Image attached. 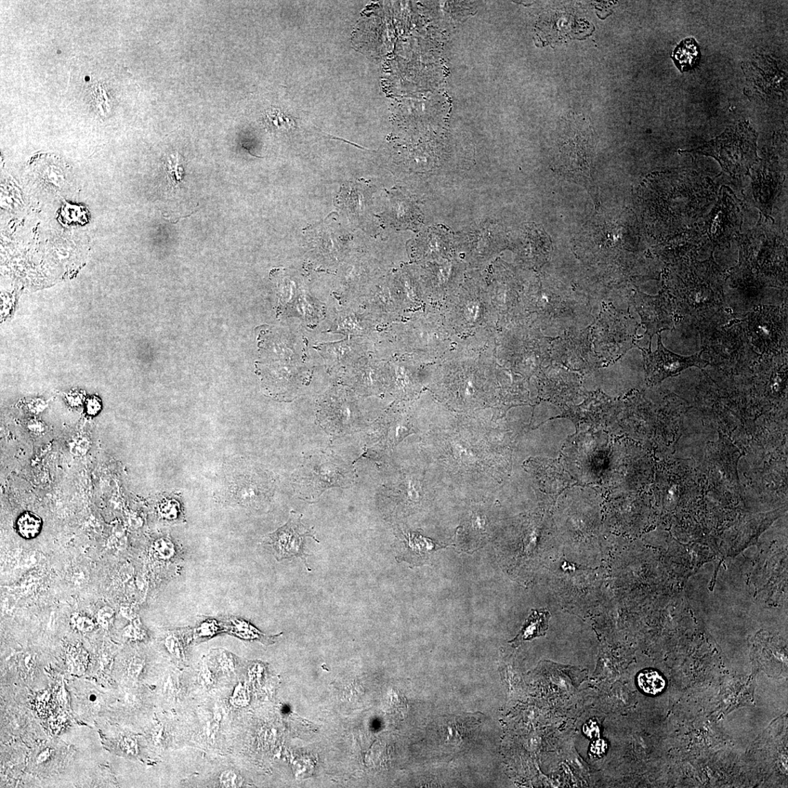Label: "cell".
<instances>
[{"label":"cell","mask_w":788,"mask_h":788,"mask_svg":"<svg viewBox=\"0 0 788 788\" xmlns=\"http://www.w3.org/2000/svg\"><path fill=\"white\" fill-rule=\"evenodd\" d=\"M353 480V471L343 459L333 452H319L304 459L294 473L293 486L302 500L312 503L328 489L350 487Z\"/></svg>","instance_id":"obj_1"},{"label":"cell","mask_w":788,"mask_h":788,"mask_svg":"<svg viewBox=\"0 0 788 788\" xmlns=\"http://www.w3.org/2000/svg\"><path fill=\"white\" fill-rule=\"evenodd\" d=\"M756 131L747 123L727 129L715 139L691 153L712 156L731 176L740 178L750 173L758 162Z\"/></svg>","instance_id":"obj_2"},{"label":"cell","mask_w":788,"mask_h":788,"mask_svg":"<svg viewBox=\"0 0 788 788\" xmlns=\"http://www.w3.org/2000/svg\"><path fill=\"white\" fill-rule=\"evenodd\" d=\"M302 515L292 512L288 521L278 530L268 534L265 538L264 545L272 550V553L278 561L299 558L304 562L308 571L311 569L308 563L310 555L306 552V538L310 537L319 543L312 529H309L301 522Z\"/></svg>","instance_id":"obj_3"},{"label":"cell","mask_w":788,"mask_h":788,"mask_svg":"<svg viewBox=\"0 0 788 788\" xmlns=\"http://www.w3.org/2000/svg\"><path fill=\"white\" fill-rule=\"evenodd\" d=\"M658 349L655 352L648 349L640 348L642 351L644 364L648 382L655 384L670 377H674L689 367L704 368L709 362L703 360L700 353L691 357H682L666 349L663 345L662 337L658 335Z\"/></svg>","instance_id":"obj_4"},{"label":"cell","mask_w":788,"mask_h":788,"mask_svg":"<svg viewBox=\"0 0 788 788\" xmlns=\"http://www.w3.org/2000/svg\"><path fill=\"white\" fill-rule=\"evenodd\" d=\"M274 494L273 482L269 477L259 472L248 475L232 489L229 503L244 507L259 509L266 507Z\"/></svg>","instance_id":"obj_5"},{"label":"cell","mask_w":788,"mask_h":788,"mask_svg":"<svg viewBox=\"0 0 788 788\" xmlns=\"http://www.w3.org/2000/svg\"><path fill=\"white\" fill-rule=\"evenodd\" d=\"M634 302L641 323L646 326V334L650 339L656 334L671 330L673 324V313L662 295L651 297L638 291Z\"/></svg>","instance_id":"obj_6"},{"label":"cell","mask_w":788,"mask_h":788,"mask_svg":"<svg viewBox=\"0 0 788 788\" xmlns=\"http://www.w3.org/2000/svg\"><path fill=\"white\" fill-rule=\"evenodd\" d=\"M720 200L706 221L705 232L714 242L731 239L740 227V209L726 193Z\"/></svg>","instance_id":"obj_7"},{"label":"cell","mask_w":788,"mask_h":788,"mask_svg":"<svg viewBox=\"0 0 788 788\" xmlns=\"http://www.w3.org/2000/svg\"><path fill=\"white\" fill-rule=\"evenodd\" d=\"M435 547L432 542L415 533L402 534L396 543L397 559L413 565L426 562L428 555Z\"/></svg>","instance_id":"obj_8"},{"label":"cell","mask_w":788,"mask_h":788,"mask_svg":"<svg viewBox=\"0 0 788 788\" xmlns=\"http://www.w3.org/2000/svg\"><path fill=\"white\" fill-rule=\"evenodd\" d=\"M671 58L681 73L691 71L697 68L700 63V46L694 38L683 39L674 50Z\"/></svg>","instance_id":"obj_9"},{"label":"cell","mask_w":788,"mask_h":788,"mask_svg":"<svg viewBox=\"0 0 788 788\" xmlns=\"http://www.w3.org/2000/svg\"><path fill=\"white\" fill-rule=\"evenodd\" d=\"M550 617V614L547 610H534L518 637L512 642L518 645L523 641L544 636L548 627Z\"/></svg>","instance_id":"obj_10"},{"label":"cell","mask_w":788,"mask_h":788,"mask_svg":"<svg viewBox=\"0 0 788 788\" xmlns=\"http://www.w3.org/2000/svg\"><path fill=\"white\" fill-rule=\"evenodd\" d=\"M637 685L639 689L650 695L662 693L666 688V680L663 675L655 669L643 670L637 676Z\"/></svg>","instance_id":"obj_11"},{"label":"cell","mask_w":788,"mask_h":788,"mask_svg":"<svg viewBox=\"0 0 788 788\" xmlns=\"http://www.w3.org/2000/svg\"><path fill=\"white\" fill-rule=\"evenodd\" d=\"M43 520L34 512H24L17 520V530L25 540H32L41 534Z\"/></svg>","instance_id":"obj_12"},{"label":"cell","mask_w":788,"mask_h":788,"mask_svg":"<svg viewBox=\"0 0 788 788\" xmlns=\"http://www.w3.org/2000/svg\"><path fill=\"white\" fill-rule=\"evenodd\" d=\"M230 622L233 624L234 628H239V634L242 635L243 637L249 639L259 640L264 644H272L274 642L275 638L278 636H268L259 632V630L254 627L252 625L246 622L244 620L234 619H230Z\"/></svg>","instance_id":"obj_13"},{"label":"cell","mask_w":788,"mask_h":788,"mask_svg":"<svg viewBox=\"0 0 788 788\" xmlns=\"http://www.w3.org/2000/svg\"><path fill=\"white\" fill-rule=\"evenodd\" d=\"M152 554L157 559L171 561L177 556L178 550L175 544L168 538H160L153 543Z\"/></svg>","instance_id":"obj_14"},{"label":"cell","mask_w":788,"mask_h":788,"mask_svg":"<svg viewBox=\"0 0 788 788\" xmlns=\"http://www.w3.org/2000/svg\"><path fill=\"white\" fill-rule=\"evenodd\" d=\"M266 122L271 128L277 130L291 127L290 120L285 115L277 111L269 113L266 117Z\"/></svg>","instance_id":"obj_15"},{"label":"cell","mask_w":788,"mask_h":788,"mask_svg":"<svg viewBox=\"0 0 788 788\" xmlns=\"http://www.w3.org/2000/svg\"><path fill=\"white\" fill-rule=\"evenodd\" d=\"M220 783L223 787H239L243 785V778L238 773L226 771L221 775Z\"/></svg>","instance_id":"obj_16"},{"label":"cell","mask_w":788,"mask_h":788,"mask_svg":"<svg viewBox=\"0 0 788 788\" xmlns=\"http://www.w3.org/2000/svg\"><path fill=\"white\" fill-rule=\"evenodd\" d=\"M159 514L162 518L168 520H174L178 518V509L176 503L171 501H164L159 505Z\"/></svg>","instance_id":"obj_17"},{"label":"cell","mask_w":788,"mask_h":788,"mask_svg":"<svg viewBox=\"0 0 788 788\" xmlns=\"http://www.w3.org/2000/svg\"><path fill=\"white\" fill-rule=\"evenodd\" d=\"M71 622L74 627L80 630H90L94 627L93 621L82 614L73 615Z\"/></svg>","instance_id":"obj_18"},{"label":"cell","mask_w":788,"mask_h":788,"mask_svg":"<svg viewBox=\"0 0 788 788\" xmlns=\"http://www.w3.org/2000/svg\"><path fill=\"white\" fill-rule=\"evenodd\" d=\"M608 745L606 740L597 739L590 746V754L594 758H599L606 755Z\"/></svg>","instance_id":"obj_19"},{"label":"cell","mask_w":788,"mask_h":788,"mask_svg":"<svg viewBox=\"0 0 788 788\" xmlns=\"http://www.w3.org/2000/svg\"><path fill=\"white\" fill-rule=\"evenodd\" d=\"M102 410L101 401L97 397H91L86 402V413L91 417L97 416Z\"/></svg>","instance_id":"obj_20"},{"label":"cell","mask_w":788,"mask_h":788,"mask_svg":"<svg viewBox=\"0 0 788 788\" xmlns=\"http://www.w3.org/2000/svg\"><path fill=\"white\" fill-rule=\"evenodd\" d=\"M583 732L589 739H597L600 735V728L594 720H590L585 724Z\"/></svg>","instance_id":"obj_21"}]
</instances>
